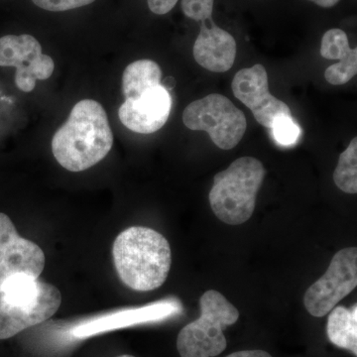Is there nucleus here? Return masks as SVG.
I'll return each instance as SVG.
<instances>
[{"mask_svg":"<svg viewBox=\"0 0 357 357\" xmlns=\"http://www.w3.org/2000/svg\"><path fill=\"white\" fill-rule=\"evenodd\" d=\"M178 0H147L150 10L157 15L170 13L177 4Z\"/></svg>","mask_w":357,"mask_h":357,"instance_id":"nucleus-21","label":"nucleus"},{"mask_svg":"<svg viewBox=\"0 0 357 357\" xmlns=\"http://www.w3.org/2000/svg\"><path fill=\"white\" fill-rule=\"evenodd\" d=\"M61 303L62 295L52 284L24 273L7 279L0 291V340L44 323Z\"/></svg>","mask_w":357,"mask_h":357,"instance_id":"nucleus-3","label":"nucleus"},{"mask_svg":"<svg viewBox=\"0 0 357 357\" xmlns=\"http://www.w3.org/2000/svg\"><path fill=\"white\" fill-rule=\"evenodd\" d=\"M356 49L349 47L347 33L338 28L328 30L321 39V55L328 60H342L349 57Z\"/></svg>","mask_w":357,"mask_h":357,"instance_id":"nucleus-16","label":"nucleus"},{"mask_svg":"<svg viewBox=\"0 0 357 357\" xmlns=\"http://www.w3.org/2000/svg\"><path fill=\"white\" fill-rule=\"evenodd\" d=\"M162 70L156 62L139 60L131 63L122 75V91L126 100L133 98L145 89L161 84Z\"/></svg>","mask_w":357,"mask_h":357,"instance_id":"nucleus-14","label":"nucleus"},{"mask_svg":"<svg viewBox=\"0 0 357 357\" xmlns=\"http://www.w3.org/2000/svg\"><path fill=\"white\" fill-rule=\"evenodd\" d=\"M231 89L237 100L251 110L255 121L264 128H271L280 115H291L290 107L270 93L267 70L261 64L237 72Z\"/></svg>","mask_w":357,"mask_h":357,"instance_id":"nucleus-9","label":"nucleus"},{"mask_svg":"<svg viewBox=\"0 0 357 357\" xmlns=\"http://www.w3.org/2000/svg\"><path fill=\"white\" fill-rule=\"evenodd\" d=\"M266 176L259 160L241 157L213 178L208 199L218 220L230 225H243L252 217L257 194Z\"/></svg>","mask_w":357,"mask_h":357,"instance_id":"nucleus-4","label":"nucleus"},{"mask_svg":"<svg viewBox=\"0 0 357 357\" xmlns=\"http://www.w3.org/2000/svg\"><path fill=\"white\" fill-rule=\"evenodd\" d=\"M162 86H165L167 89L169 88L172 89L174 84H175V81H174L173 77H167L165 81H163V83H161Z\"/></svg>","mask_w":357,"mask_h":357,"instance_id":"nucleus-24","label":"nucleus"},{"mask_svg":"<svg viewBox=\"0 0 357 357\" xmlns=\"http://www.w3.org/2000/svg\"><path fill=\"white\" fill-rule=\"evenodd\" d=\"M215 0H182L183 13L190 20L206 21L211 18Z\"/></svg>","mask_w":357,"mask_h":357,"instance_id":"nucleus-19","label":"nucleus"},{"mask_svg":"<svg viewBox=\"0 0 357 357\" xmlns=\"http://www.w3.org/2000/svg\"><path fill=\"white\" fill-rule=\"evenodd\" d=\"M172 96L165 86L158 84L128 98L119 107L121 123L133 132L151 134L160 130L170 116Z\"/></svg>","mask_w":357,"mask_h":357,"instance_id":"nucleus-11","label":"nucleus"},{"mask_svg":"<svg viewBox=\"0 0 357 357\" xmlns=\"http://www.w3.org/2000/svg\"><path fill=\"white\" fill-rule=\"evenodd\" d=\"M112 256L122 283L139 292L161 287L172 263L168 241L156 230L144 227L121 232L112 246Z\"/></svg>","mask_w":357,"mask_h":357,"instance_id":"nucleus-2","label":"nucleus"},{"mask_svg":"<svg viewBox=\"0 0 357 357\" xmlns=\"http://www.w3.org/2000/svg\"><path fill=\"white\" fill-rule=\"evenodd\" d=\"M44 267L43 250L20 236L10 218L0 213V291L4 282L16 274L39 278Z\"/></svg>","mask_w":357,"mask_h":357,"instance_id":"nucleus-10","label":"nucleus"},{"mask_svg":"<svg viewBox=\"0 0 357 357\" xmlns=\"http://www.w3.org/2000/svg\"><path fill=\"white\" fill-rule=\"evenodd\" d=\"M357 74V48L349 57L342 59L337 64L330 66L325 72L326 82L333 86L349 83Z\"/></svg>","mask_w":357,"mask_h":357,"instance_id":"nucleus-17","label":"nucleus"},{"mask_svg":"<svg viewBox=\"0 0 357 357\" xmlns=\"http://www.w3.org/2000/svg\"><path fill=\"white\" fill-rule=\"evenodd\" d=\"M326 333L332 344L357 356V306L335 307L330 312Z\"/></svg>","mask_w":357,"mask_h":357,"instance_id":"nucleus-13","label":"nucleus"},{"mask_svg":"<svg viewBox=\"0 0 357 357\" xmlns=\"http://www.w3.org/2000/svg\"><path fill=\"white\" fill-rule=\"evenodd\" d=\"M270 129L275 141L282 146H291L299 140L301 129L292 115L283 114L276 117Z\"/></svg>","mask_w":357,"mask_h":357,"instance_id":"nucleus-18","label":"nucleus"},{"mask_svg":"<svg viewBox=\"0 0 357 357\" xmlns=\"http://www.w3.org/2000/svg\"><path fill=\"white\" fill-rule=\"evenodd\" d=\"M211 27L204 21L192 48L196 62L213 73L231 69L236 57V42L231 34L210 20Z\"/></svg>","mask_w":357,"mask_h":357,"instance_id":"nucleus-12","label":"nucleus"},{"mask_svg":"<svg viewBox=\"0 0 357 357\" xmlns=\"http://www.w3.org/2000/svg\"><path fill=\"white\" fill-rule=\"evenodd\" d=\"M227 357H272L268 352L255 349V351H241L234 352Z\"/></svg>","mask_w":357,"mask_h":357,"instance_id":"nucleus-22","label":"nucleus"},{"mask_svg":"<svg viewBox=\"0 0 357 357\" xmlns=\"http://www.w3.org/2000/svg\"><path fill=\"white\" fill-rule=\"evenodd\" d=\"M119 357H135V356H128V354H124V356H119Z\"/></svg>","mask_w":357,"mask_h":357,"instance_id":"nucleus-25","label":"nucleus"},{"mask_svg":"<svg viewBox=\"0 0 357 357\" xmlns=\"http://www.w3.org/2000/svg\"><path fill=\"white\" fill-rule=\"evenodd\" d=\"M333 181L338 189L347 194L357 192V138L349 143V147L340 155Z\"/></svg>","mask_w":357,"mask_h":357,"instance_id":"nucleus-15","label":"nucleus"},{"mask_svg":"<svg viewBox=\"0 0 357 357\" xmlns=\"http://www.w3.org/2000/svg\"><path fill=\"white\" fill-rule=\"evenodd\" d=\"M0 67H15V84L20 91L30 93L36 79L53 75V59L42 53L38 40L31 35H7L0 38Z\"/></svg>","mask_w":357,"mask_h":357,"instance_id":"nucleus-8","label":"nucleus"},{"mask_svg":"<svg viewBox=\"0 0 357 357\" xmlns=\"http://www.w3.org/2000/svg\"><path fill=\"white\" fill-rule=\"evenodd\" d=\"M96 0H32L35 6L52 11V13H62L70 9L79 8L93 3Z\"/></svg>","mask_w":357,"mask_h":357,"instance_id":"nucleus-20","label":"nucleus"},{"mask_svg":"<svg viewBox=\"0 0 357 357\" xmlns=\"http://www.w3.org/2000/svg\"><path fill=\"white\" fill-rule=\"evenodd\" d=\"M114 145V133L100 102L81 100L73 107L67 122L54 135L52 152L61 166L83 172L107 157Z\"/></svg>","mask_w":357,"mask_h":357,"instance_id":"nucleus-1","label":"nucleus"},{"mask_svg":"<svg viewBox=\"0 0 357 357\" xmlns=\"http://www.w3.org/2000/svg\"><path fill=\"white\" fill-rule=\"evenodd\" d=\"M183 122L191 130L208 132L211 141L222 150L236 147L248 128L243 110L218 93L190 103L183 112Z\"/></svg>","mask_w":357,"mask_h":357,"instance_id":"nucleus-6","label":"nucleus"},{"mask_svg":"<svg viewBox=\"0 0 357 357\" xmlns=\"http://www.w3.org/2000/svg\"><path fill=\"white\" fill-rule=\"evenodd\" d=\"M356 286L357 248L342 249L333 256L325 275L306 291L305 307L312 317H325Z\"/></svg>","mask_w":357,"mask_h":357,"instance_id":"nucleus-7","label":"nucleus"},{"mask_svg":"<svg viewBox=\"0 0 357 357\" xmlns=\"http://www.w3.org/2000/svg\"><path fill=\"white\" fill-rule=\"evenodd\" d=\"M199 307V318L178 333L177 349L181 357L220 356L227 347L223 331L239 319L238 310L218 291L203 294Z\"/></svg>","mask_w":357,"mask_h":357,"instance_id":"nucleus-5","label":"nucleus"},{"mask_svg":"<svg viewBox=\"0 0 357 357\" xmlns=\"http://www.w3.org/2000/svg\"><path fill=\"white\" fill-rule=\"evenodd\" d=\"M307 1L314 2L317 6L324 7V8H331V7L337 6L340 0H307Z\"/></svg>","mask_w":357,"mask_h":357,"instance_id":"nucleus-23","label":"nucleus"}]
</instances>
